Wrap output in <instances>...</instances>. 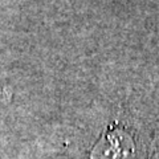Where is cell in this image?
<instances>
[{
	"label": "cell",
	"instance_id": "6da1fadb",
	"mask_svg": "<svg viewBox=\"0 0 159 159\" xmlns=\"http://www.w3.org/2000/svg\"><path fill=\"white\" fill-rule=\"evenodd\" d=\"M129 148L116 138H105L94 147L90 159H127Z\"/></svg>",
	"mask_w": 159,
	"mask_h": 159
}]
</instances>
